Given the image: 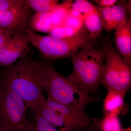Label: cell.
Returning a JSON list of instances; mask_svg holds the SVG:
<instances>
[{
  "label": "cell",
  "mask_w": 131,
  "mask_h": 131,
  "mask_svg": "<svg viewBox=\"0 0 131 131\" xmlns=\"http://www.w3.org/2000/svg\"><path fill=\"white\" fill-rule=\"evenodd\" d=\"M115 30L116 50L124 61L131 66V15L124 20Z\"/></svg>",
  "instance_id": "8fae6325"
},
{
  "label": "cell",
  "mask_w": 131,
  "mask_h": 131,
  "mask_svg": "<svg viewBox=\"0 0 131 131\" xmlns=\"http://www.w3.org/2000/svg\"><path fill=\"white\" fill-rule=\"evenodd\" d=\"M13 35L11 32L6 30L0 33V50L9 42Z\"/></svg>",
  "instance_id": "603a6c76"
},
{
  "label": "cell",
  "mask_w": 131,
  "mask_h": 131,
  "mask_svg": "<svg viewBox=\"0 0 131 131\" xmlns=\"http://www.w3.org/2000/svg\"><path fill=\"white\" fill-rule=\"evenodd\" d=\"M3 82L33 109L45 100L43 94L46 72L43 63L23 58L8 67L1 78Z\"/></svg>",
  "instance_id": "6da1fadb"
},
{
  "label": "cell",
  "mask_w": 131,
  "mask_h": 131,
  "mask_svg": "<svg viewBox=\"0 0 131 131\" xmlns=\"http://www.w3.org/2000/svg\"><path fill=\"white\" fill-rule=\"evenodd\" d=\"M45 102L62 120L64 126L59 131H81L93 123L92 119L85 112L86 108L64 105L47 99Z\"/></svg>",
  "instance_id": "ba28073f"
},
{
  "label": "cell",
  "mask_w": 131,
  "mask_h": 131,
  "mask_svg": "<svg viewBox=\"0 0 131 131\" xmlns=\"http://www.w3.org/2000/svg\"><path fill=\"white\" fill-rule=\"evenodd\" d=\"M81 131H100L98 128L93 123L88 128Z\"/></svg>",
  "instance_id": "d4e9b609"
},
{
  "label": "cell",
  "mask_w": 131,
  "mask_h": 131,
  "mask_svg": "<svg viewBox=\"0 0 131 131\" xmlns=\"http://www.w3.org/2000/svg\"><path fill=\"white\" fill-rule=\"evenodd\" d=\"M43 63L46 72L44 89L48 94L47 100L64 105L85 108L100 101L82 91L68 78L59 73L50 63Z\"/></svg>",
  "instance_id": "277c9868"
},
{
  "label": "cell",
  "mask_w": 131,
  "mask_h": 131,
  "mask_svg": "<svg viewBox=\"0 0 131 131\" xmlns=\"http://www.w3.org/2000/svg\"><path fill=\"white\" fill-rule=\"evenodd\" d=\"M50 131H59L58 130H57L56 129V127H55L54 126H52V127Z\"/></svg>",
  "instance_id": "83f0119b"
},
{
  "label": "cell",
  "mask_w": 131,
  "mask_h": 131,
  "mask_svg": "<svg viewBox=\"0 0 131 131\" xmlns=\"http://www.w3.org/2000/svg\"><path fill=\"white\" fill-rule=\"evenodd\" d=\"M72 1H66L58 4L50 12L53 27L64 25L66 19L70 14V7Z\"/></svg>",
  "instance_id": "ac0fdd59"
},
{
  "label": "cell",
  "mask_w": 131,
  "mask_h": 131,
  "mask_svg": "<svg viewBox=\"0 0 131 131\" xmlns=\"http://www.w3.org/2000/svg\"><path fill=\"white\" fill-rule=\"evenodd\" d=\"M108 39L102 49L105 62L100 85L107 91L116 90L126 94L131 89V66L124 61Z\"/></svg>",
  "instance_id": "5b68a950"
},
{
  "label": "cell",
  "mask_w": 131,
  "mask_h": 131,
  "mask_svg": "<svg viewBox=\"0 0 131 131\" xmlns=\"http://www.w3.org/2000/svg\"><path fill=\"white\" fill-rule=\"evenodd\" d=\"M0 131H9L0 122Z\"/></svg>",
  "instance_id": "484cf974"
},
{
  "label": "cell",
  "mask_w": 131,
  "mask_h": 131,
  "mask_svg": "<svg viewBox=\"0 0 131 131\" xmlns=\"http://www.w3.org/2000/svg\"><path fill=\"white\" fill-rule=\"evenodd\" d=\"M83 20L90 37L93 40H96L103 30L101 19L97 10L87 15Z\"/></svg>",
  "instance_id": "9a60e30c"
},
{
  "label": "cell",
  "mask_w": 131,
  "mask_h": 131,
  "mask_svg": "<svg viewBox=\"0 0 131 131\" xmlns=\"http://www.w3.org/2000/svg\"><path fill=\"white\" fill-rule=\"evenodd\" d=\"M95 6L101 19L103 29L108 33L115 30L129 15L131 14V1L126 5L122 2L111 7Z\"/></svg>",
  "instance_id": "30bf717a"
},
{
  "label": "cell",
  "mask_w": 131,
  "mask_h": 131,
  "mask_svg": "<svg viewBox=\"0 0 131 131\" xmlns=\"http://www.w3.org/2000/svg\"><path fill=\"white\" fill-rule=\"evenodd\" d=\"M4 31H5V30H3V29L0 28V33L2 32H3Z\"/></svg>",
  "instance_id": "f1b7e54d"
},
{
  "label": "cell",
  "mask_w": 131,
  "mask_h": 131,
  "mask_svg": "<svg viewBox=\"0 0 131 131\" xmlns=\"http://www.w3.org/2000/svg\"><path fill=\"white\" fill-rule=\"evenodd\" d=\"M77 32L70 27L63 25L53 27L49 32V35L58 38H66L73 37Z\"/></svg>",
  "instance_id": "ffe728a7"
},
{
  "label": "cell",
  "mask_w": 131,
  "mask_h": 131,
  "mask_svg": "<svg viewBox=\"0 0 131 131\" xmlns=\"http://www.w3.org/2000/svg\"><path fill=\"white\" fill-rule=\"evenodd\" d=\"M53 27L50 13H36L34 15L29 24L32 31L49 33Z\"/></svg>",
  "instance_id": "4fadbf2b"
},
{
  "label": "cell",
  "mask_w": 131,
  "mask_h": 131,
  "mask_svg": "<svg viewBox=\"0 0 131 131\" xmlns=\"http://www.w3.org/2000/svg\"><path fill=\"white\" fill-rule=\"evenodd\" d=\"M52 126L42 117L36 116V121L32 131H50Z\"/></svg>",
  "instance_id": "7402d4cb"
},
{
  "label": "cell",
  "mask_w": 131,
  "mask_h": 131,
  "mask_svg": "<svg viewBox=\"0 0 131 131\" xmlns=\"http://www.w3.org/2000/svg\"><path fill=\"white\" fill-rule=\"evenodd\" d=\"M102 119L94 118L93 123L100 131H122L124 129L119 116L114 114H104Z\"/></svg>",
  "instance_id": "5bb4252c"
},
{
  "label": "cell",
  "mask_w": 131,
  "mask_h": 131,
  "mask_svg": "<svg viewBox=\"0 0 131 131\" xmlns=\"http://www.w3.org/2000/svg\"><path fill=\"white\" fill-rule=\"evenodd\" d=\"M94 45L86 46L72 56L73 72L67 77L82 91L88 94H98L104 70L105 55L102 49Z\"/></svg>",
  "instance_id": "7a4b0ae2"
},
{
  "label": "cell",
  "mask_w": 131,
  "mask_h": 131,
  "mask_svg": "<svg viewBox=\"0 0 131 131\" xmlns=\"http://www.w3.org/2000/svg\"><path fill=\"white\" fill-rule=\"evenodd\" d=\"M103 101L104 114H112L124 117L129 110L128 105L125 101L126 94L114 90H107Z\"/></svg>",
  "instance_id": "7c38bea8"
},
{
  "label": "cell",
  "mask_w": 131,
  "mask_h": 131,
  "mask_svg": "<svg viewBox=\"0 0 131 131\" xmlns=\"http://www.w3.org/2000/svg\"><path fill=\"white\" fill-rule=\"evenodd\" d=\"M92 1L98 4L99 6L105 7H111L118 2L117 0H95Z\"/></svg>",
  "instance_id": "cb8c5ba5"
},
{
  "label": "cell",
  "mask_w": 131,
  "mask_h": 131,
  "mask_svg": "<svg viewBox=\"0 0 131 131\" xmlns=\"http://www.w3.org/2000/svg\"><path fill=\"white\" fill-rule=\"evenodd\" d=\"M29 43L26 32L14 34L0 50V66L9 67L18 59L24 58L28 50Z\"/></svg>",
  "instance_id": "9c48e42d"
},
{
  "label": "cell",
  "mask_w": 131,
  "mask_h": 131,
  "mask_svg": "<svg viewBox=\"0 0 131 131\" xmlns=\"http://www.w3.org/2000/svg\"><path fill=\"white\" fill-rule=\"evenodd\" d=\"M29 42L37 48L46 58L54 59L72 57L82 47L95 45V40L91 39L84 25L73 37L58 38L48 35L36 34L30 28L26 31Z\"/></svg>",
  "instance_id": "3957f363"
},
{
  "label": "cell",
  "mask_w": 131,
  "mask_h": 131,
  "mask_svg": "<svg viewBox=\"0 0 131 131\" xmlns=\"http://www.w3.org/2000/svg\"><path fill=\"white\" fill-rule=\"evenodd\" d=\"M97 9L95 5L86 0L72 1L70 5V14L83 19L87 15Z\"/></svg>",
  "instance_id": "e0dca14e"
},
{
  "label": "cell",
  "mask_w": 131,
  "mask_h": 131,
  "mask_svg": "<svg viewBox=\"0 0 131 131\" xmlns=\"http://www.w3.org/2000/svg\"><path fill=\"white\" fill-rule=\"evenodd\" d=\"M26 3L36 13H50L58 5L56 0H25Z\"/></svg>",
  "instance_id": "d6986e66"
},
{
  "label": "cell",
  "mask_w": 131,
  "mask_h": 131,
  "mask_svg": "<svg viewBox=\"0 0 131 131\" xmlns=\"http://www.w3.org/2000/svg\"><path fill=\"white\" fill-rule=\"evenodd\" d=\"M23 100L0 80V122L9 131H32Z\"/></svg>",
  "instance_id": "8992f818"
},
{
  "label": "cell",
  "mask_w": 131,
  "mask_h": 131,
  "mask_svg": "<svg viewBox=\"0 0 131 131\" xmlns=\"http://www.w3.org/2000/svg\"><path fill=\"white\" fill-rule=\"evenodd\" d=\"M122 131H131V126L129 127H126V128H124Z\"/></svg>",
  "instance_id": "4316f807"
},
{
  "label": "cell",
  "mask_w": 131,
  "mask_h": 131,
  "mask_svg": "<svg viewBox=\"0 0 131 131\" xmlns=\"http://www.w3.org/2000/svg\"><path fill=\"white\" fill-rule=\"evenodd\" d=\"M33 15L25 0H0V28L3 30L13 34L26 32Z\"/></svg>",
  "instance_id": "52a82bcc"
},
{
  "label": "cell",
  "mask_w": 131,
  "mask_h": 131,
  "mask_svg": "<svg viewBox=\"0 0 131 131\" xmlns=\"http://www.w3.org/2000/svg\"><path fill=\"white\" fill-rule=\"evenodd\" d=\"M32 110L35 112L36 116L42 117L52 125L57 126L63 125L62 119L55 111L46 105L45 101L43 102L39 103Z\"/></svg>",
  "instance_id": "2e32d148"
},
{
  "label": "cell",
  "mask_w": 131,
  "mask_h": 131,
  "mask_svg": "<svg viewBox=\"0 0 131 131\" xmlns=\"http://www.w3.org/2000/svg\"><path fill=\"white\" fill-rule=\"evenodd\" d=\"M83 25V20L81 18L69 15L66 19L64 25L67 26L78 31Z\"/></svg>",
  "instance_id": "44dd1931"
}]
</instances>
